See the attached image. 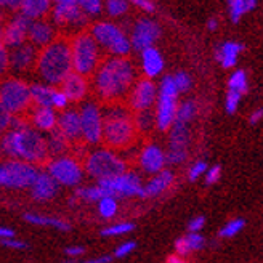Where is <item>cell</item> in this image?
Masks as SVG:
<instances>
[{
	"label": "cell",
	"mask_w": 263,
	"mask_h": 263,
	"mask_svg": "<svg viewBox=\"0 0 263 263\" xmlns=\"http://www.w3.org/2000/svg\"><path fill=\"white\" fill-rule=\"evenodd\" d=\"M0 153L8 157V161H21L28 164L44 162L48 153L45 137L34 130L21 117H13L10 130L0 138Z\"/></svg>",
	"instance_id": "6da1fadb"
},
{
	"label": "cell",
	"mask_w": 263,
	"mask_h": 263,
	"mask_svg": "<svg viewBox=\"0 0 263 263\" xmlns=\"http://www.w3.org/2000/svg\"><path fill=\"white\" fill-rule=\"evenodd\" d=\"M137 82L135 66L127 58L109 57L93 72V87L100 100L116 103L122 100Z\"/></svg>",
	"instance_id": "7a4b0ae2"
},
{
	"label": "cell",
	"mask_w": 263,
	"mask_h": 263,
	"mask_svg": "<svg viewBox=\"0 0 263 263\" xmlns=\"http://www.w3.org/2000/svg\"><path fill=\"white\" fill-rule=\"evenodd\" d=\"M34 69L37 76L45 82V85H61L64 79L72 72L69 41L57 39L48 47L39 50Z\"/></svg>",
	"instance_id": "3957f363"
},
{
	"label": "cell",
	"mask_w": 263,
	"mask_h": 263,
	"mask_svg": "<svg viewBox=\"0 0 263 263\" xmlns=\"http://www.w3.org/2000/svg\"><path fill=\"white\" fill-rule=\"evenodd\" d=\"M103 114V141L109 149H122L130 146L135 140V125L130 111L122 104L111 103L109 106L101 111Z\"/></svg>",
	"instance_id": "277c9868"
},
{
	"label": "cell",
	"mask_w": 263,
	"mask_h": 263,
	"mask_svg": "<svg viewBox=\"0 0 263 263\" xmlns=\"http://www.w3.org/2000/svg\"><path fill=\"white\" fill-rule=\"evenodd\" d=\"M88 34L97 42L98 48L106 50L114 58H125L132 50L127 32L116 23L97 21L91 24Z\"/></svg>",
	"instance_id": "5b68a950"
},
{
	"label": "cell",
	"mask_w": 263,
	"mask_h": 263,
	"mask_svg": "<svg viewBox=\"0 0 263 263\" xmlns=\"http://www.w3.org/2000/svg\"><path fill=\"white\" fill-rule=\"evenodd\" d=\"M72 72L87 77L93 76L98 64L101 63V53L97 42L88 32H79L69 42Z\"/></svg>",
	"instance_id": "8992f818"
},
{
	"label": "cell",
	"mask_w": 263,
	"mask_h": 263,
	"mask_svg": "<svg viewBox=\"0 0 263 263\" xmlns=\"http://www.w3.org/2000/svg\"><path fill=\"white\" fill-rule=\"evenodd\" d=\"M82 168L90 177L97 180H106L127 172V162L116 151L109 148H98L85 157Z\"/></svg>",
	"instance_id": "52a82bcc"
},
{
	"label": "cell",
	"mask_w": 263,
	"mask_h": 263,
	"mask_svg": "<svg viewBox=\"0 0 263 263\" xmlns=\"http://www.w3.org/2000/svg\"><path fill=\"white\" fill-rule=\"evenodd\" d=\"M0 104L13 116L18 117L31 108V87L23 79L10 77L0 84Z\"/></svg>",
	"instance_id": "ba28073f"
},
{
	"label": "cell",
	"mask_w": 263,
	"mask_h": 263,
	"mask_svg": "<svg viewBox=\"0 0 263 263\" xmlns=\"http://www.w3.org/2000/svg\"><path fill=\"white\" fill-rule=\"evenodd\" d=\"M39 168L21 161H5L0 164V186L10 190H28L34 183Z\"/></svg>",
	"instance_id": "9c48e42d"
},
{
	"label": "cell",
	"mask_w": 263,
	"mask_h": 263,
	"mask_svg": "<svg viewBox=\"0 0 263 263\" xmlns=\"http://www.w3.org/2000/svg\"><path fill=\"white\" fill-rule=\"evenodd\" d=\"M45 172L53 178L58 186H77L81 185V181L84 178V168L77 159H74L72 156H60L53 157Z\"/></svg>",
	"instance_id": "30bf717a"
},
{
	"label": "cell",
	"mask_w": 263,
	"mask_h": 263,
	"mask_svg": "<svg viewBox=\"0 0 263 263\" xmlns=\"http://www.w3.org/2000/svg\"><path fill=\"white\" fill-rule=\"evenodd\" d=\"M97 185L103 191L104 197H135L140 196L143 190V181L138 174L135 172H124L106 180H98Z\"/></svg>",
	"instance_id": "8fae6325"
},
{
	"label": "cell",
	"mask_w": 263,
	"mask_h": 263,
	"mask_svg": "<svg viewBox=\"0 0 263 263\" xmlns=\"http://www.w3.org/2000/svg\"><path fill=\"white\" fill-rule=\"evenodd\" d=\"M81 132L82 140L88 144H98L103 141V114L95 101H85L81 109Z\"/></svg>",
	"instance_id": "7c38bea8"
},
{
	"label": "cell",
	"mask_w": 263,
	"mask_h": 263,
	"mask_svg": "<svg viewBox=\"0 0 263 263\" xmlns=\"http://www.w3.org/2000/svg\"><path fill=\"white\" fill-rule=\"evenodd\" d=\"M51 18L57 26L71 28L76 31H81L88 21L76 0H58L51 7Z\"/></svg>",
	"instance_id": "4fadbf2b"
},
{
	"label": "cell",
	"mask_w": 263,
	"mask_h": 263,
	"mask_svg": "<svg viewBox=\"0 0 263 263\" xmlns=\"http://www.w3.org/2000/svg\"><path fill=\"white\" fill-rule=\"evenodd\" d=\"M161 37V26L151 18H140L135 21L130 32V45L137 51H143L154 47L156 41Z\"/></svg>",
	"instance_id": "5bb4252c"
},
{
	"label": "cell",
	"mask_w": 263,
	"mask_h": 263,
	"mask_svg": "<svg viewBox=\"0 0 263 263\" xmlns=\"http://www.w3.org/2000/svg\"><path fill=\"white\" fill-rule=\"evenodd\" d=\"M128 103L135 112L148 111L154 106L157 100V87L149 79H140L130 88Z\"/></svg>",
	"instance_id": "9a60e30c"
},
{
	"label": "cell",
	"mask_w": 263,
	"mask_h": 263,
	"mask_svg": "<svg viewBox=\"0 0 263 263\" xmlns=\"http://www.w3.org/2000/svg\"><path fill=\"white\" fill-rule=\"evenodd\" d=\"M31 23L32 21H29L28 18H24L18 13V15H15L5 24L4 29H0V41H2V44L8 50L26 44L28 42V31Z\"/></svg>",
	"instance_id": "2e32d148"
},
{
	"label": "cell",
	"mask_w": 263,
	"mask_h": 263,
	"mask_svg": "<svg viewBox=\"0 0 263 263\" xmlns=\"http://www.w3.org/2000/svg\"><path fill=\"white\" fill-rule=\"evenodd\" d=\"M39 50L26 42L16 48L8 50V69L13 72H26L32 69L37 61Z\"/></svg>",
	"instance_id": "e0dca14e"
},
{
	"label": "cell",
	"mask_w": 263,
	"mask_h": 263,
	"mask_svg": "<svg viewBox=\"0 0 263 263\" xmlns=\"http://www.w3.org/2000/svg\"><path fill=\"white\" fill-rule=\"evenodd\" d=\"M138 162H140V167L144 170V172L154 177L159 172H162L165 164H167L165 162V153L157 143H149L141 149V153L138 156Z\"/></svg>",
	"instance_id": "ac0fdd59"
},
{
	"label": "cell",
	"mask_w": 263,
	"mask_h": 263,
	"mask_svg": "<svg viewBox=\"0 0 263 263\" xmlns=\"http://www.w3.org/2000/svg\"><path fill=\"white\" fill-rule=\"evenodd\" d=\"M156 103H157L156 111H154L156 128L161 130V132H167V130H170V127L174 125V121H175V114H177V108H178L177 98L157 95Z\"/></svg>",
	"instance_id": "d6986e66"
},
{
	"label": "cell",
	"mask_w": 263,
	"mask_h": 263,
	"mask_svg": "<svg viewBox=\"0 0 263 263\" xmlns=\"http://www.w3.org/2000/svg\"><path fill=\"white\" fill-rule=\"evenodd\" d=\"M55 41H57V29L50 21L39 20L31 23L28 31V42L32 47H35L37 50H42Z\"/></svg>",
	"instance_id": "ffe728a7"
},
{
	"label": "cell",
	"mask_w": 263,
	"mask_h": 263,
	"mask_svg": "<svg viewBox=\"0 0 263 263\" xmlns=\"http://www.w3.org/2000/svg\"><path fill=\"white\" fill-rule=\"evenodd\" d=\"M31 196L32 199L37 201V202H47V201H51L55 199L58 191H60V186L58 183L51 178L45 170H39V174L34 180V183L31 185Z\"/></svg>",
	"instance_id": "44dd1931"
},
{
	"label": "cell",
	"mask_w": 263,
	"mask_h": 263,
	"mask_svg": "<svg viewBox=\"0 0 263 263\" xmlns=\"http://www.w3.org/2000/svg\"><path fill=\"white\" fill-rule=\"evenodd\" d=\"M57 128L60 134L68 140V143H76L82 140V132H81V117H79L77 109H66L58 116Z\"/></svg>",
	"instance_id": "7402d4cb"
},
{
	"label": "cell",
	"mask_w": 263,
	"mask_h": 263,
	"mask_svg": "<svg viewBox=\"0 0 263 263\" xmlns=\"http://www.w3.org/2000/svg\"><path fill=\"white\" fill-rule=\"evenodd\" d=\"M141 58V71L146 76L144 79H156L157 76H161L164 71V57L156 47H149L146 50L140 51Z\"/></svg>",
	"instance_id": "603a6c76"
},
{
	"label": "cell",
	"mask_w": 263,
	"mask_h": 263,
	"mask_svg": "<svg viewBox=\"0 0 263 263\" xmlns=\"http://www.w3.org/2000/svg\"><path fill=\"white\" fill-rule=\"evenodd\" d=\"M63 93L66 95V98L71 101H82L87 93H88V82L87 77H82L76 72H71L68 77L61 82V88Z\"/></svg>",
	"instance_id": "cb8c5ba5"
},
{
	"label": "cell",
	"mask_w": 263,
	"mask_h": 263,
	"mask_svg": "<svg viewBox=\"0 0 263 263\" xmlns=\"http://www.w3.org/2000/svg\"><path fill=\"white\" fill-rule=\"evenodd\" d=\"M174 180H175V175L174 172H170V170L164 168L162 172H159L157 175H154L146 185H143V190L140 193L138 197H157L161 196L162 193H165L170 186L174 185Z\"/></svg>",
	"instance_id": "d4e9b609"
},
{
	"label": "cell",
	"mask_w": 263,
	"mask_h": 263,
	"mask_svg": "<svg viewBox=\"0 0 263 263\" xmlns=\"http://www.w3.org/2000/svg\"><path fill=\"white\" fill-rule=\"evenodd\" d=\"M31 122H32V128L37 132H50L57 128V122H58V114L55 109L51 108H39L35 106L31 112Z\"/></svg>",
	"instance_id": "484cf974"
},
{
	"label": "cell",
	"mask_w": 263,
	"mask_h": 263,
	"mask_svg": "<svg viewBox=\"0 0 263 263\" xmlns=\"http://www.w3.org/2000/svg\"><path fill=\"white\" fill-rule=\"evenodd\" d=\"M242 50H244L242 44L227 41L217 48V60L225 69H231L236 66V63H238V58Z\"/></svg>",
	"instance_id": "4316f807"
},
{
	"label": "cell",
	"mask_w": 263,
	"mask_h": 263,
	"mask_svg": "<svg viewBox=\"0 0 263 263\" xmlns=\"http://www.w3.org/2000/svg\"><path fill=\"white\" fill-rule=\"evenodd\" d=\"M51 10V4L48 0H23L20 5V15L28 18L29 21L44 20Z\"/></svg>",
	"instance_id": "83f0119b"
},
{
	"label": "cell",
	"mask_w": 263,
	"mask_h": 263,
	"mask_svg": "<svg viewBox=\"0 0 263 263\" xmlns=\"http://www.w3.org/2000/svg\"><path fill=\"white\" fill-rule=\"evenodd\" d=\"M188 143H190V125L174 122V125L170 127L168 148L188 151Z\"/></svg>",
	"instance_id": "f1b7e54d"
},
{
	"label": "cell",
	"mask_w": 263,
	"mask_h": 263,
	"mask_svg": "<svg viewBox=\"0 0 263 263\" xmlns=\"http://www.w3.org/2000/svg\"><path fill=\"white\" fill-rule=\"evenodd\" d=\"M24 220L35 227H50V228H57L60 231L71 230V225L68 221L63 218H57V217H47V215H41V214L28 212V214H24Z\"/></svg>",
	"instance_id": "f546056e"
},
{
	"label": "cell",
	"mask_w": 263,
	"mask_h": 263,
	"mask_svg": "<svg viewBox=\"0 0 263 263\" xmlns=\"http://www.w3.org/2000/svg\"><path fill=\"white\" fill-rule=\"evenodd\" d=\"M31 87V100L39 108H51L53 104L55 87H50L45 84H32Z\"/></svg>",
	"instance_id": "4dcf8cb0"
},
{
	"label": "cell",
	"mask_w": 263,
	"mask_h": 263,
	"mask_svg": "<svg viewBox=\"0 0 263 263\" xmlns=\"http://www.w3.org/2000/svg\"><path fill=\"white\" fill-rule=\"evenodd\" d=\"M205 246V239L201 233H190L185 238H180L175 241V251L180 257L186 255L194 251H201Z\"/></svg>",
	"instance_id": "1f68e13d"
},
{
	"label": "cell",
	"mask_w": 263,
	"mask_h": 263,
	"mask_svg": "<svg viewBox=\"0 0 263 263\" xmlns=\"http://www.w3.org/2000/svg\"><path fill=\"white\" fill-rule=\"evenodd\" d=\"M45 144H47V153H48V156H51V157L64 156V153L68 151V148H69L68 140H66V138L60 134L58 128L51 130L50 134L45 137Z\"/></svg>",
	"instance_id": "d6a6232c"
},
{
	"label": "cell",
	"mask_w": 263,
	"mask_h": 263,
	"mask_svg": "<svg viewBox=\"0 0 263 263\" xmlns=\"http://www.w3.org/2000/svg\"><path fill=\"white\" fill-rule=\"evenodd\" d=\"M257 7L255 0H231L228 4V13L233 23H239L241 18L251 13Z\"/></svg>",
	"instance_id": "836d02e7"
},
{
	"label": "cell",
	"mask_w": 263,
	"mask_h": 263,
	"mask_svg": "<svg viewBox=\"0 0 263 263\" xmlns=\"http://www.w3.org/2000/svg\"><path fill=\"white\" fill-rule=\"evenodd\" d=\"M134 125H135V130L141 132V134H149L153 128H156L154 111L148 109V111L137 112L135 117H134Z\"/></svg>",
	"instance_id": "e575fe53"
},
{
	"label": "cell",
	"mask_w": 263,
	"mask_h": 263,
	"mask_svg": "<svg viewBox=\"0 0 263 263\" xmlns=\"http://www.w3.org/2000/svg\"><path fill=\"white\" fill-rule=\"evenodd\" d=\"M228 90L230 91H236L239 95H246L249 91V79H247V72L242 69H236L230 79H228Z\"/></svg>",
	"instance_id": "d590c367"
},
{
	"label": "cell",
	"mask_w": 263,
	"mask_h": 263,
	"mask_svg": "<svg viewBox=\"0 0 263 263\" xmlns=\"http://www.w3.org/2000/svg\"><path fill=\"white\" fill-rule=\"evenodd\" d=\"M197 112V104L191 100L183 101L180 106L177 108V114H175V121L174 122H181V124H188L194 119V116Z\"/></svg>",
	"instance_id": "8d00e7d4"
},
{
	"label": "cell",
	"mask_w": 263,
	"mask_h": 263,
	"mask_svg": "<svg viewBox=\"0 0 263 263\" xmlns=\"http://www.w3.org/2000/svg\"><path fill=\"white\" fill-rule=\"evenodd\" d=\"M74 197L76 199L85 201V202H98L101 197H104V194L98 185H93V186H79L76 190Z\"/></svg>",
	"instance_id": "74e56055"
},
{
	"label": "cell",
	"mask_w": 263,
	"mask_h": 263,
	"mask_svg": "<svg viewBox=\"0 0 263 263\" xmlns=\"http://www.w3.org/2000/svg\"><path fill=\"white\" fill-rule=\"evenodd\" d=\"M117 210H119V204H117V199L114 197H101L98 201V214L101 218H112L116 217Z\"/></svg>",
	"instance_id": "f35d334b"
},
{
	"label": "cell",
	"mask_w": 263,
	"mask_h": 263,
	"mask_svg": "<svg viewBox=\"0 0 263 263\" xmlns=\"http://www.w3.org/2000/svg\"><path fill=\"white\" fill-rule=\"evenodd\" d=\"M135 230V225L130 221H119V223H112V225L106 227L101 230V236H106V238H114V236H122L130 231Z\"/></svg>",
	"instance_id": "ab89813d"
},
{
	"label": "cell",
	"mask_w": 263,
	"mask_h": 263,
	"mask_svg": "<svg viewBox=\"0 0 263 263\" xmlns=\"http://www.w3.org/2000/svg\"><path fill=\"white\" fill-rule=\"evenodd\" d=\"M246 227V220L244 218H234V220H230L225 227H223L218 233L220 238H233V236L239 234Z\"/></svg>",
	"instance_id": "60d3db41"
},
{
	"label": "cell",
	"mask_w": 263,
	"mask_h": 263,
	"mask_svg": "<svg viewBox=\"0 0 263 263\" xmlns=\"http://www.w3.org/2000/svg\"><path fill=\"white\" fill-rule=\"evenodd\" d=\"M79 7H81L82 13L87 18H95L100 16L103 11V4L100 0H79Z\"/></svg>",
	"instance_id": "b9f144b4"
},
{
	"label": "cell",
	"mask_w": 263,
	"mask_h": 263,
	"mask_svg": "<svg viewBox=\"0 0 263 263\" xmlns=\"http://www.w3.org/2000/svg\"><path fill=\"white\" fill-rule=\"evenodd\" d=\"M157 95H165V97H175L178 98V90H177V85L174 82V77L172 76H164L162 81L157 87Z\"/></svg>",
	"instance_id": "7bdbcfd3"
},
{
	"label": "cell",
	"mask_w": 263,
	"mask_h": 263,
	"mask_svg": "<svg viewBox=\"0 0 263 263\" xmlns=\"http://www.w3.org/2000/svg\"><path fill=\"white\" fill-rule=\"evenodd\" d=\"M106 11L112 18L124 16L128 11V2H125V0H109V2H106Z\"/></svg>",
	"instance_id": "ee69618b"
},
{
	"label": "cell",
	"mask_w": 263,
	"mask_h": 263,
	"mask_svg": "<svg viewBox=\"0 0 263 263\" xmlns=\"http://www.w3.org/2000/svg\"><path fill=\"white\" fill-rule=\"evenodd\" d=\"M174 77V82L177 85V90L178 93L181 91V93H185V91H188L193 85V81H191V76L185 71H178L177 74L172 76Z\"/></svg>",
	"instance_id": "f6af8a7d"
},
{
	"label": "cell",
	"mask_w": 263,
	"mask_h": 263,
	"mask_svg": "<svg viewBox=\"0 0 263 263\" xmlns=\"http://www.w3.org/2000/svg\"><path fill=\"white\" fill-rule=\"evenodd\" d=\"M207 162L205 161H197L191 165L190 168V174H188V178L190 181H196V180H199L201 177H204V174L207 172Z\"/></svg>",
	"instance_id": "bcb514c9"
},
{
	"label": "cell",
	"mask_w": 263,
	"mask_h": 263,
	"mask_svg": "<svg viewBox=\"0 0 263 263\" xmlns=\"http://www.w3.org/2000/svg\"><path fill=\"white\" fill-rule=\"evenodd\" d=\"M242 95L236 93V91H230L228 90V95H227V101H225V108L228 114H234L239 108V103H241Z\"/></svg>",
	"instance_id": "7dc6e473"
},
{
	"label": "cell",
	"mask_w": 263,
	"mask_h": 263,
	"mask_svg": "<svg viewBox=\"0 0 263 263\" xmlns=\"http://www.w3.org/2000/svg\"><path fill=\"white\" fill-rule=\"evenodd\" d=\"M69 106V100L66 98V95L60 88L55 90V95H53V104H51V109H58V111H66Z\"/></svg>",
	"instance_id": "c3c4849f"
},
{
	"label": "cell",
	"mask_w": 263,
	"mask_h": 263,
	"mask_svg": "<svg viewBox=\"0 0 263 263\" xmlns=\"http://www.w3.org/2000/svg\"><path fill=\"white\" fill-rule=\"evenodd\" d=\"M11 121H13V116L2 106V104H0V138L10 130Z\"/></svg>",
	"instance_id": "681fc988"
},
{
	"label": "cell",
	"mask_w": 263,
	"mask_h": 263,
	"mask_svg": "<svg viewBox=\"0 0 263 263\" xmlns=\"http://www.w3.org/2000/svg\"><path fill=\"white\" fill-rule=\"evenodd\" d=\"M221 177V167L220 165H212L207 168V172L204 174V181L205 185H215Z\"/></svg>",
	"instance_id": "f907efd6"
},
{
	"label": "cell",
	"mask_w": 263,
	"mask_h": 263,
	"mask_svg": "<svg viewBox=\"0 0 263 263\" xmlns=\"http://www.w3.org/2000/svg\"><path fill=\"white\" fill-rule=\"evenodd\" d=\"M135 247H137V242H135V241L122 242L121 246H117V249L114 251V257H117V258H124V257H127L128 254L134 252V251H135Z\"/></svg>",
	"instance_id": "816d5d0a"
},
{
	"label": "cell",
	"mask_w": 263,
	"mask_h": 263,
	"mask_svg": "<svg viewBox=\"0 0 263 263\" xmlns=\"http://www.w3.org/2000/svg\"><path fill=\"white\" fill-rule=\"evenodd\" d=\"M8 71V48L0 41V76Z\"/></svg>",
	"instance_id": "f5cc1de1"
},
{
	"label": "cell",
	"mask_w": 263,
	"mask_h": 263,
	"mask_svg": "<svg viewBox=\"0 0 263 263\" xmlns=\"http://www.w3.org/2000/svg\"><path fill=\"white\" fill-rule=\"evenodd\" d=\"M204 225H205V217L197 215V217L191 218V220H190V225H188L190 233H199V231L204 228Z\"/></svg>",
	"instance_id": "db71d44e"
},
{
	"label": "cell",
	"mask_w": 263,
	"mask_h": 263,
	"mask_svg": "<svg viewBox=\"0 0 263 263\" xmlns=\"http://www.w3.org/2000/svg\"><path fill=\"white\" fill-rule=\"evenodd\" d=\"M2 244L8 249H16V251H24V249H28V244H26L24 241H20L16 238H13V239H5L2 241Z\"/></svg>",
	"instance_id": "11a10c76"
},
{
	"label": "cell",
	"mask_w": 263,
	"mask_h": 263,
	"mask_svg": "<svg viewBox=\"0 0 263 263\" xmlns=\"http://www.w3.org/2000/svg\"><path fill=\"white\" fill-rule=\"evenodd\" d=\"M64 252L71 258H77V257H81V255L85 254V247H82V246H69V247L64 249Z\"/></svg>",
	"instance_id": "9f6ffc18"
},
{
	"label": "cell",
	"mask_w": 263,
	"mask_h": 263,
	"mask_svg": "<svg viewBox=\"0 0 263 263\" xmlns=\"http://www.w3.org/2000/svg\"><path fill=\"white\" fill-rule=\"evenodd\" d=\"M134 5H137L140 10L146 11V13H153L156 10V5L153 2H149V0H135Z\"/></svg>",
	"instance_id": "6f0895ef"
},
{
	"label": "cell",
	"mask_w": 263,
	"mask_h": 263,
	"mask_svg": "<svg viewBox=\"0 0 263 263\" xmlns=\"http://www.w3.org/2000/svg\"><path fill=\"white\" fill-rule=\"evenodd\" d=\"M21 2L20 0H0V8H10V10H20Z\"/></svg>",
	"instance_id": "680465c9"
},
{
	"label": "cell",
	"mask_w": 263,
	"mask_h": 263,
	"mask_svg": "<svg viewBox=\"0 0 263 263\" xmlns=\"http://www.w3.org/2000/svg\"><path fill=\"white\" fill-rule=\"evenodd\" d=\"M15 231L8 227H0V241H5V239H13L15 238Z\"/></svg>",
	"instance_id": "91938a15"
},
{
	"label": "cell",
	"mask_w": 263,
	"mask_h": 263,
	"mask_svg": "<svg viewBox=\"0 0 263 263\" xmlns=\"http://www.w3.org/2000/svg\"><path fill=\"white\" fill-rule=\"evenodd\" d=\"M112 260L111 255H101V257H95V258H88L82 263H109Z\"/></svg>",
	"instance_id": "94428289"
},
{
	"label": "cell",
	"mask_w": 263,
	"mask_h": 263,
	"mask_svg": "<svg viewBox=\"0 0 263 263\" xmlns=\"http://www.w3.org/2000/svg\"><path fill=\"white\" fill-rule=\"evenodd\" d=\"M261 117H263V109L261 108H258V109H255L254 112H252V116H251V124H258L260 121H261Z\"/></svg>",
	"instance_id": "6125c7cd"
},
{
	"label": "cell",
	"mask_w": 263,
	"mask_h": 263,
	"mask_svg": "<svg viewBox=\"0 0 263 263\" xmlns=\"http://www.w3.org/2000/svg\"><path fill=\"white\" fill-rule=\"evenodd\" d=\"M217 28H218V21H217V18H210V20L207 21V29H209V31H217Z\"/></svg>",
	"instance_id": "be15d7a7"
},
{
	"label": "cell",
	"mask_w": 263,
	"mask_h": 263,
	"mask_svg": "<svg viewBox=\"0 0 263 263\" xmlns=\"http://www.w3.org/2000/svg\"><path fill=\"white\" fill-rule=\"evenodd\" d=\"M167 263H188V261H185L180 255H170L168 260H167Z\"/></svg>",
	"instance_id": "e7e4bbea"
},
{
	"label": "cell",
	"mask_w": 263,
	"mask_h": 263,
	"mask_svg": "<svg viewBox=\"0 0 263 263\" xmlns=\"http://www.w3.org/2000/svg\"><path fill=\"white\" fill-rule=\"evenodd\" d=\"M2 16H4V10L0 8V20H2Z\"/></svg>",
	"instance_id": "03108f58"
}]
</instances>
